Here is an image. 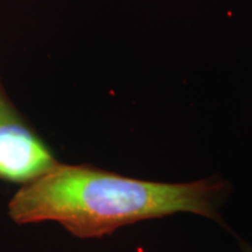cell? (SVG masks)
Segmentation results:
<instances>
[{
  "instance_id": "cell-2",
  "label": "cell",
  "mask_w": 252,
  "mask_h": 252,
  "mask_svg": "<svg viewBox=\"0 0 252 252\" xmlns=\"http://www.w3.org/2000/svg\"><path fill=\"white\" fill-rule=\"evenodd\" d=\"M58 163L15 109L0 81V181L28 184Z\"/></svg>"
},
{
  "instance_id": "cell-1",
  "label": "cell",
  "mask_w": 252,
  "mask_h": 252,
  "mask_svg": "<svg viewBox=\"0 0 252 252\" xmlns=\"http://www.w3.org/2000/svg\"><path fill=\"white\" fill-rule=\"evenodd\" d=\"M224 190V182L215 179L165 184L59 162L23 185L9 201L8 215L17 224L53 220L75 237L100 238L125 225L176 213L219 220Z\"/></svg>"
}]
</instances>
